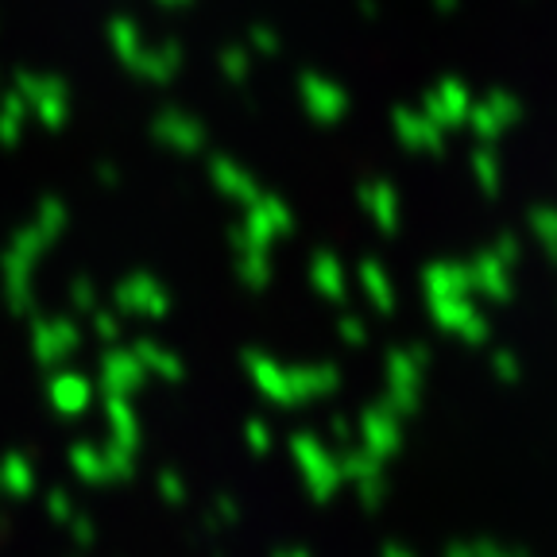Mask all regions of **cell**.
Listing matches in <instances>:
<instances>
[]
</instances>
